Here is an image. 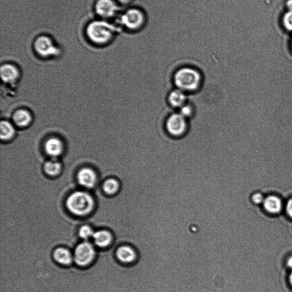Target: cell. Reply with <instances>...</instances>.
<instances>
[{"label": "cell", "instance_id": "cell-8", "mask_svg": "<svg viewBox=\"0 0 292 292\" xmlns=\"http://www.w3.org/2000/svg\"><path fill=\"white\" fill-rule=\"evenodd\" d=\"M116 256L118 261L125 266L134 265L139 258V254L136 248L129 244L118 247Z\"/></svg>", "mask_w": 292, "mask_h": 292}, {"label": "cell", "instance_id": "cell-3", "mask_svg": "<svg viewBox=\"0 0 292 292\" xmlns=\"http://www.w3.org/2000/svg\"><path fill=\"white\" fill-rule=\"evenodd\" d=\"M147 23V15L139 7H127L120 15L118 25L129 32H137L144 28Z\"/></svg>", "mask_w": 292, "mask_h": 292}, {"label": "cell", "instance_id": "cell-26", "mask_svg": "<svg viewBox=\"0 0 292 292\" xmlns=\"http://www.w3.org/2000/svg\"><path fill=\"white\" fill-rule=\"evenodd\" d=\"M287 214L292 218V198L288 201L286 206Z\"/></svg>", "mask_w": 292, "mask_h": 292}, {"label": "cell", "instance_id": "cell-19", "mask_svg": "<svg viewBox=\"0 0 292 292\" xmlns=\"http://www.w3.org/2000/svg\"><path fill=\"white\" fill-rule=\"evenodd\" d=\"M62 165L57 160H49L45 164L43 169L47 175L54 176L58 175L61 171Z\"/></svg>", "mask_w": 292, "mask_h": 292}, {"label": "cell", "instance_id": "cell-14", "mask_svg": "<svg viewBox=\"0 0 292 292\" xmlns=\"http://www.w3.org/2000/svg\"><path fill=\"white\" fill-rule=\"evenodd\" d=\"M263 204L265 210L272 214H278L281 211L283 207L281 200L278 197L274 195L267 197Z\"/></svg>", "mask_w": 292, "mask_h": 292}, {"label": "cell", "instance_id": "cell-24", "mask_svg": "<svg viewBox=\"0 0 292 292\" xmlns=\"http://www.w3.org/2000/svg\"><path fill=\"white\" fill-rule=\"evenodd\" d=\"M264 199H265L264 198V197L261 193H255V194L252 196V201H253L254 203L255 204H259L263 203Z\"/></svg>", "mask_w": 292, "mask_h": 292}, {"label": "cell", "instance_id": "cell-12", "mask_svg": "<svg viewBox=\"0 0 292 292\" xmlns=\"http://www.w3.org/2000/svg\"><path fill=\"white\" fill-rule=\"evenodd\" d=\"M2 81L6 84H13L18 80L19 73L14 65L10 64H3L0 69Z\"/></svg>", "mask_w": 292, "mask_h": 292}, {"label": "cell", "instance_id": "cell-22", "mask_svg": "<svg viewBox=\"0 0 292 292\" xmlns=\"http://www.w3.org/2000/svg\"><path fill=\"white\" fill-rule=\"evenodd\" d=\"M94 232L93 229L88 226H84L79 230V235L84 240H88L93 238Z\"/></svg>", "mask_w": 292, "mask_h": 292}, {"label": "cell", "instance_id": "cell-29", "mask_svg": "<svg viewBox=\"0 0 292 292\" xmlns=\"http://www.w3.org/2000/svg\"><path fill=\"white\" fill-rule=\"evenodd\" d=\"M290 282L292 286V272L290 276Z\"/></svg>", "mask_w": 292, "mask_h": 292}, {"label": "cell", "instance_id": "cell-16", "mask_svg": "<svg viewBox=\"0 0 292 292\" xmlns=\"http://www.w3.org/2000/svg\"><path fill=\"white\" fill-rule=\"evenodd\" d=\"M93 239L96 245L101 248H105L111 243L112 236L107 231L100 230L94 232Z\"/></svg>", "mask_w": 292, "mask_h": 292}, {"label": "cell", "instance_id": "cell-23", "mask_svg": "<svg viewBox=\"0 0 292 292\" xmlns=\"http://www.w3.org/2000/svg\"><path fill=\"white\" fill-rule=\"evenodd\" d=\"M283 22L284 27L292 32V10L288 11L284 14Z\"/></svg>", "mask_w": 292, "mask_h": 292}, {"label": "cell", "instance_id": "cell-10", "mask_svg": "<svg viewBox=\"0 0 292 292\" xmlns=\"http://www.w3.org/2000/svg\"><path fill=\"white\" fill-rule=\"evenodd\" d=\"M188 95L179 89H173L169 93L167 97L168 103L173 109H180L187 104Z\"/></svg>", "mask_w": 292, "mask_h": 292}, {"label": "cell", "instance_id": "cell-4", "mask_svg": "<svg viewBox=\"0 0 292 292\" xmlns=\"http://www.w3.org/2000/svg\"><path fill=\"white\" fill-rule=\"evenodd\" d=\"M66 204L69 211L73 214L82 216L89 214L92 211L94 200L88 193L76 191L69 195Z\"/></svg>", "mask_w": 292, "mask_h": 292}, {"label": "cell", "instance_id": "cell-20", "mask_svg": "<svg viewBox=\"0 0 292 292\" xmlns=\"http://www.w3.org/2000/svg\"><path fill=\"white\" fill-rule=\"evenodd\" d=\"M103 188L104 191L107 194H116L120 190V184L116 179H110L105 181Z\"/></svg>", "mask_w": 292, "mask_h": 292}, {"label": "cell", "instance_id": "cell-25", "mask_svg": "<svg viewBox=\"0 0 292 292\" xmlns=\"http://www.w3.org/2000/svg\"><path fill=\"white\" fill-rule=\"evenodd\" d=\"M135 0H117L118 4L125 7H130L133 5Z\"/></svg>", "mask_w": 292, "mask_h": 292}, {"label": "cell", "instance_id": "cell-13", "mask_svg": "<svg viewBox=\"0 0 292 292\" xmlns=\"http://www.w3.org/2000/svg\"><path fill=\"white\" fill-rule=\"evenodd\" d=\"M45 150L49 156L54 157L60 156L64 151V145L57 138H51L45 144Z\"/></svg>", "mask_w": 292, "mask_h": 292}, {"label": "cell", "instance_id": "cell-11", "mask_svg": "<svg viewBox=\"0 0 292 292\" xmlns=\"http://www.w3.org/2000/svg\"><path fill=\"white\" fill-rule=\"evenodd\" d=\"M77 180L82 187L93 188L97 182L96 173L90 168H82L78 173Z\"/></svg>", "mask_w": 292, "mask_h": 292}, {"label": "cell", "instance_id": "cell-7", "mask_svg": "<svg viewBox=\"0 0 292 292\" xmlns=\"http://www.w3.org/2000/svg\"><path fill=\"white\" fill-rule=\"evenodd\" d=\"M96 256V251L92 244L85 242L76 248L74 259L77 265L84 267L89 265Z\"/></svg>", "mask_w": 292, "mask_h": 292}, {"label": "cell", "instance_id": "cell-6", "mask_svg": "<svg viewBox=\"0 0 292 292\" xmlns=\"http://www.w3.org/2000/svg\"><path fill=\"white\" fill-rule=\"evenodd\" d=\"M35 52L43 58L55 57L60 54V50L48 35H41L35 38L33 42Z\"/></svg>", "mask_w": 292, "mask_h": 292}, {"label": "cell", "instance_id": "cell-28", "mask_svg": "<svg viewBox=\"0 0 292 292\" xmlns=\"http://www.w3.org/2000/svg\"><path fill=\"white\" fill-rule=\"evenodd\" d=\"M287 265L288 267L290 268L292 270V257H291L290 258L288 259L287 262Z\"/></svg>", "mask_w": 292, "mask_h": 292}, {"label": "cell", "instance_id": "cell-1", "mask_svg": "<svg viewBox=\"0 0 292 292\" xmlns=\"http://www.w3.org/2000/svg\"><path fill=\"white\" fill-rule=\"evenodd\" d=\"M204 82L203 74L200 70L191 66H184L177 69L173 76V82L177 89L188 93H195Z\"/></svg>", "mask_w": 292, "mask_h": 292}, {"label": "cell", "instance_id": "cell-17", "mask_svg": "<svg viewBox=\"0 0 292 292\" xmlns=\"http://www.w3.org/2000/svg\"><path fill=\"white\" fill-rule=\"evenodd\" d=\"M53 256L56 261L64 266L69 265L72 262L73 256L70 251L64 248H59L54 251Z\"/></svg>", "mask_w": 292, "mask_h": 292}, {"label": "cell", "instance_id": "cell-9", "mask_svg": "<svg viewBox=\"0 0 292 292\" xmlns=\"http://www.w3.org/2000/svg\"><path fill=\"white\" fill-rule=\"evenodd\" d=\"M120 9L118 3L114 0H97L95 10L102 18H110L115 16Z\"/></svg>", "mask_w": 292, "mask_h": 292}, {"label": "cell", "instance_id": "cell-5", "mask_svg": "<svg viewBox=\"0 0 292 292\" xmlns=\"http://www.w3.org/2000/svg\"><path fill=\"white\" fill-rule=\"evenodd\" d=\"M164 128L169 136L180 138L186 135L188 132V120L179 113H173L165 121Z\"/></svg>", "mask_w": 292, "mask_h": 292}, {"label": "cell", "instance_id": "cell-27", "mask_svg": "<svg viewBox=\"0 0 292 292\" xmlns=\"http://www.w3.org/2000/svg\"><path fill=\"white\" fill-rule=\"evenodd\" d=\"M287 6L289 10H292V0H288L287 2Z\"/></svg>", "mask_w": 292, "mask_h": 292}, {"label": "cell", "instance_id": "cell-30", "mask_svg": "<svg viewBox=\"0 0 292 292\" xmlns=\"http://www.w3.org/2000/svg\"></svg>", "mask_w": 292, "mask_h": 292}, {"label": "cell", "instance_id": "cell-15", "mask_svg": "<svg viewBox=\"0 0 292 292\" xmlns=\"http://www.w3.org/2000/svg\"><path fill=\"white\" fill-rule=\"evenodd\" d=\"M13 120L15 125L18 127L26 128L31 124L32 121V117L28 111L20 109L14 113Z\"/></svg>", "mask_w": 292, "mask_h": 292}, {"label": "cell", "instance_id": "cell-2", "mask_svg": "<svg viewBox=\"0 0 292 292\" xmlns=\"http://www.w3.org/2000/svg\"><path fill=\"white\" fill-rule=\"evenodd\" d=\"M119 30V27L105 20H94L87 25L86 34L94 44L105 45L113 40Z\"/></svg>", "mask_w": 292, "mask_h": 292}, {"label": "cell", "instance_id": "cell-21", "mask_svg": "<svg viewBox=\"0 0 292 292\" xmlns=\"http://www.w3.org/2000/svg\"><path fill=\"white\" fill-rule=\"evenodd\" d=\"M179 110V113L187 120L194 116L195 113V108L190 103L185 104Z\"/></svg>", "mask_w": 292, "mask_h": 292}, {"label": "cell", "instance_id": "cell-18", "mask_svg": "<svg viewBox=\"0 0 292 292\" xmlns=\"http://www.w3.org/2000/svg\"><path fill=\"white\" fill-rule=\"evenodd\" d=\"M15 130L12 124L8 121H2L0 124V137L3 141H9L14 136Z\"/></svg>", "mask_w": 292, "mask_h": 292}]
</instances>
